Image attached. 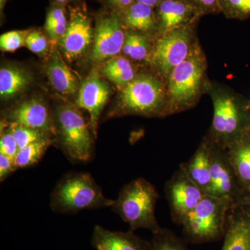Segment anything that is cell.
<instances>
[{"label": "cell", "mask_w": 250, "mask_h": 250, "mask_svg": "<svg viewBox=\"0 0 250 250\" xmlns=\"http://www.w3.org/2000/svg\"><path fill=\"white\" fill-rule=\"evenodd\" d=\"M53 116L55 143L67 159L75 162L89 161L93 156L95 137L90 122L85 121L77 106L70 104L59 105Z\"/></svg>", "instance_id": "obj_6"}, {"label": "cell", "mask_w": 250, "mask_h": 250, "mask_svg": "<svg viewBox=\"0 0 250 250\" xmlns=\"http://www.w3.org/2000/svg\"><path fill=\"white\" fill-rule=\"evenodd\" d=\"M107 4L111 8V11L120 12L134 4L137 0H106Z\"/></svg>", "instance_id": "obj_35"}, {"label": "cell", "mask_w": 250, "mask_h": 250, "mask_svg": "<svg viewBox=\"0 0 250 250\" xmlns=\"http://www.w3.org/2000/svg\"><path fill=\"white\" fill-rule=\"evenodd\" d=\"M68 21L64 6L54 4L46 16L45 30L49 39L59 42L67 30Z\"/></svg>", "instance_id": "obj_26"}, {"label": "cell", "mask_w": 250, "mask_h": 250, "mask_svg": "<svg viewBox=\"0 0 250 250\" xmlns=\"http://www.w3.org/2000/svg\"><path fill=\"white\" fill-rule=\"evenodd\" d=\"M150 250H190L185 241L167 229L161 228L152 233Z\"/></svg>", "instance_id": "obj_27"}, {"label": "cell", "mask_w": 250, "mask_h": 250, "mask_svg": "<svg viewBox=\"0 0 250 250\" xmlns=\"http://www.w3.org/2000/svg\"><path fill=\"white\" fill-rule=\"evenodd\" d=\"M25 45L31 52L41 55L48 51V42L45 36L39 31H29L26 38Z\"/></svg>", "instance_id": "obj_33"}, {"label": "cell", "mask_w": 250, "mask_h": 250, "mask_svg": "<svg viewBox=\"0 0 250 250\" xmlns=\"http://www.w3.org/2000/svg\"><path fill=\"white\" fill-rule=\"evenodd\" d=\"M213 143V142H212ZM211 186L208 195L238 205L244 190L229 158L228 150L213 143L210 166Z\"/></svg>", "instance_id": "obj_10"}, {"label": "cell", "mask_w": 250, "mask_h": 250, "mask_svg": "<svg viewBox=\"0 0 250 250\" xmlns=\"http://www.w3.org/2000/svg\"><path fill=\"white\" fill-rule=\"evenodd\" d=\"M164 0H137L138 2L143 3V4L149 5L152 7L155 8L157 5L160 4Z\"/></svg>", "instance_id": "obj_37"}, {"label": "cell", "mask_w": 250, "mask_h": 250, "mask_svg": "<svg viewBox=\"0 0 250 250\" xmlns=\"http://www.w3.org/2000/svg\"><path fill=\"white\" fill-rule=\"evenodd\" d=\"M206 94L213 106V121L206 136L218 147L227 149L250 130V101L228 85L210 79Z\"/></svg>", "instance_id": "obj_1"}, {"label": "cell", "mask_w": 250, "mask_h": 250, "mask_svg": "<svg viewBox=\"0 0 250 250\" xmlns=\"http://www.w3.org/2000/svg\"><path fill=\"white\" fill-rule=\"evenodd\" d=\"M126 31L118 12L110 10L99 15L90 60L99 62L117 57L123 51Z\"/></svg>", "instance_id": "obj_9"}, {"label": "cell", "mask_w": 250, "mask_h": 250, "mask_svg": "<svg viewBox=\"0 0 250 250\" xmlns=\"http://www.w3.org/2000/svg\"><path fill=\"white\" fill-rule=\"evenodd\" d=\"M4 120L45 131L55 138L53 115L51 114L47 104L40 99H29L18 104L6 112Z\"/></svg>", "instance_id": "obj_14"}, {"label": "cell", "mask_w": 250, "mask_h": 250, "mask_svg": "<svg viewBox=\"0 0 250 250\" xmlns=\"http://www.w3.org/2000/svg\"><path fill=\"white\" fill-rule=\"evenodd\" d=\"M32 75L24 67L4 65L0 70V96L4 101L25 91L32 82Z\"/></svg>", "instance_id": "obj_21"}, {"label": "cell", "mask_w": 250, "mask_h": 250, "mask_svg": "<svg viewBox=\"0 0 250 250\" xmlns=\"http://www.w3.org/2000/svg\"><path fill=\"white\" fill-rule=\"evenodd\" d=\"M114 200L104 195L103 188L91 174L70 172L59 181L50 197L52 211L75 213L85 209L111 207Z\"/></svg>", "instance_id": "obj_4"}, {"label": "cell", "mask_w": 250, "mask_h": 250, "mask_svg": "<svg viewBox=\"0 0 250 250\" xmlns=\"http://www.w3.org/2000/svg\"><path fill=\"white\" fill-rule=\"evenodd\" d=\"M164 191L172 220L179 225L206 195L180 168L166 182Z\"/></svg>", "instance_id": "obj_11"}, {"label": "cell", "mask_w": 250, "mask_h": 250, "mask_svg": "<svg viewBox=\"0 0 250 250\" xmlns=\"http://www.w3.org/2000/svg\"><path fill=\"white\" fill-rule=\"evenodd\" d=\"M195 13L197 17L202 18L210 14L221 13L219 0H183Z\"/></svg>", "instance_id": "obj_32"}, {"label": "cell", "mask_w": 250, "mask_h": 250, "mask_svg": "<svg viewBox=\"0 0 250 250\" xmlns=\"http://www.w3.org/2000/svg\"><path fill=\"white\" fill-rule=\"evenodd\" d=\"M227 150L244 192L250 190V130Z\"/></svg>", "instance_id": "obj_22"}, {"label": "cell", "mask_w": 250, "mask_h": 250, "mask_svg": "<svg viewBox=\"0 0 250 250\" xmlns=\"http://www.w3.org/2000/svg\"><path fill=\"white\" fill-rule=\"evenodd\" d=\"M110 93L109 87L97 72H91L83 81L79 90L76 106L79 108L86 110L89 113L90 129L95 138L99 120Z\"/></svg>", "instance_id": "obj_13"}, {"label": "cell", "mask_w": 250, "mask_h": 250, "mask_svg": "<svg viewBox=\"0 0 250 250\" xmlns=\"http://www.w3.org/2000/svg\"><path fill=\"white\" fill-rule=\"evenodd\" d=\"M19 150L17 142L10 129L9 123L6 120L1 122L0 134V154L14 159Z\"/></svg>", "instance_id": "obj_30"}, {"label": "cell", "mask_w": 250, "mask_h": 250, "mask_svg": "<svg viewBox=\"0 0 250 250\" xmlns=\"http://www.w3.org/2000/svg\"><path fill=\"white\" fill-rule=\"evenodd\" d=\"M10 129L14 134L19 149L27 147L31 143L46 139H54L53 135L41 131L32 129L16 123H9Z\"/></svg>", "instance_id": "obj_28"}, {"label": "cell", "mask_w": 250, "mask_h": 250, "mask_svg": "<svg viewBox=\"0 0 250 250\" xmlns=\"http://www.w3.org/2000/svg\"><path fill=\"white\" fill-rule=\"evenodd\" d=\"M222 14L228 19L250 18V0H219Z\"/></svg>", "instance_id": "obj_29"}, {"label": "cell", "mask_w": 250, "mask_h": 250, "mask_svg": "<svg viewBox=\"0 0 250 250\" xmlns=\"http://www.w3.org/2000/svg\"><path fill=\"white\" fill-rule=\"evenodd\" d=\"M246 206V207H250V190H247L243 192L241 199L238 201V205L236 206Z\"/></svg>", "instance_id": "obj_36"}, {"label": "cell", "mask_w": 250, "mask_h": 250, "mask_svg": "<svg viewBox=\"0 0 250 250\" xmlns=\"http://www.w3.org/2000/svg\"><path fill=\"white\" fill-rule=\"evenodd\" d=\"M154 10L158 26V38L187 25L198 18L183 0H164Z\"/></svg>", "instance_id": "obj_17"}, {"label": "cell", "mask_w": 250, "mask_h": 250, "mask_svg": "<svg viewBox=\"0 0 250 250\" xmlns=\"http://www.w3.org/2000/svg\"><path fill=\"white\" fill-rule=\"evenodd\" d=\"M29 31H12L5 33L0 37V47L4 52H14L25 45Z\"/></svg>", "instance_id": "obj_31"}, {"label": "cell", "mask_w": 250, "mask_h": 250, "mask_svg": "<svg viewBox=\"0 0 250 250\" xmlns=\"http://www.w3.org/2000/svg\"><path fill=\"white\" fill-rule=\"evenodd\" d=\"M231 207L226 200L205 195L180 224L186 241L203 244L223 239L227 215Z\"/></svg>", "instance_id": "obj_7"}, {"label": "cell", "mask_w": 250, "mask_h": 250, "mask_svg": "<svg viewBox=\"0 0 250 250\" xmlns=\"http://www.w3.org/2000/svg\"><path fill=\"white\" fill-rule=\"evenodd\" d=\"M17 170L15 165L14 159L9 156L0 154V180L3 182L8 177Z\"/></svg>", "instance_id": "obj_34"}, {"label": "cell", "mask_w": 250, "mask_h": 250, "mask_svg": "<svg viewBox=\"0 0 250 250\" xmlns=\"http://www.w3.org/2000/svg\"><path fill=\"white\" fill-rule=\"evenodd\" d=\"M46 73L54 89L64 96L73 95L78 88V81L62 60L57 50L51 54L46 67Z\"/></svg>", "instance_id": "obj_20"}, {"label": "cell", "mask_w": 250, "mask_h": 250, "mask_svg": "<svg viewBox=\"0 0 250 250\" xmlns=\"http://www.w3.org/2000/svg\"><path fill=\"white\" fill-rule=\"evenodd\" d=\"M155 41L146 34L127 31L122 52L131 62H145L149 65Z\"/></svg>", "instance_id": "obj_24"}, {"label": "cell", "mask_w": 250, "mask_h": 250, "mask_svg": "<svg viewBox=\"0 0 250 250\" xmlns=\"http://www.w3.org/2000/svg\"><path fill=\"white\" fill-rule=\"evenodd\" d=\"M101 72L118 90L124 88L140 72L133 62L124 56H117L105 62Z\"/></svg>", "instance_id": "obj_23"}, {"label": "cell", "mask_w": 250, "mask_h": 250, "mask_svg": "<svg viewBox=\"0 0 250 250\" xmlns=\"http://www.w3.org/2000/svg\"><path fill=\"white\" fill-rule=\"evenodd\" d=\"M55 143L54 139L41 140L19 149L14 158L16 168H26L35 165L43 156L49 146Z\"/></svg>", "instance_id": "obj_25"}, {"label": "cell", "mask_w": 250, "mask_h": 250, "mask_svg": "<svg viewBox=\"0 0 250 250\" xmlns=\"http://www.w3.org/2000/svg\"><path fill=\"white\" fill-rule=\"evenodd\" d=\"M54 4L62 5V6H64V5L67 4V3L71 1L72 0H54Z\"/></svg>", "instance_id": "obj_38"}, {"label": "cell", "mask_w": 250, "mask_h": 250, "mask_svg": "<svg viewBox=\"0 0 250 250\" xmlns=\"http://www.w3.org/2000/svg\"><path fill=\"white\" fill-rule=\"evenodd\" d=\"M159 196L155 187L144 178H138L122 188L111 208L134 232L146 229L152 233L161 228L156 220V204Z\"/></svg>", "instance_id": "obj_5"}, {"label": "cell", "mask_w": 250, "mask_h": 250, "mask_svg": "<svg viewBox=\"0 0 250 250\" xmlns=\"http://www.w3.org/2000/svg\"><path fill=\"white\" fill-rule=\"evenodd\" d=\"M9 0H0V11H1V16H2L3 11H4L5 5Z\"/></svg>", "instance_id": "obj_39"}, {"label": "cell", "mask_w": 250, "mask_h": 250, "mask_svg": "<svg viewBox=\"0 0 250 250\" xmlns=\"http://www.w3.org/2000/svg\"><path fill=\"white\" fill-rule=\"evenodd\" d=\"M200 19L195 18L187 25L156 39L149 65L164 80L174 67L187 58L199 39L197 29Z\"/></svg>", "instance_id": "obj_8"}, {"label": "cell", "mask_w": 250, "mask_h": 250, "mask_svg": "<svg viewBox=\"0 0 250 250\" xmlns=\"http://www.w3.org/2000/svg\"><path fill=\"white\" fill-rule=\"evenodd\" d=\"M95 31L91 19L80 6L70 7L68 25L65 34L59 41L62 53L69 60L81 57L89 48Z\"/></svg>", "instance_id": "obj_12"}, {"label": "cell", "mask_w": 250, "mask_h": 250, "mask_svg": "<svg viewBox=\"0 0 250 250\" xmlns=\"http://www.w3.org/2000/svg\"><path fill=\"white\" fill-rule=\"evenodd\" d=\"M170 116L166 82L155 71L140 72L120 90L110 116Z\"/></svg>", "instance_id": "obj_3"}, {"label": "cell", "mask_w": 250, "mask_h": 250, "mask_svg": "<svg viewBox=\"0 0 250 250\" xmlns=\"http://www.w3.org/2000/svg\"><path fill=\"white\" fill-rule=\"evenodd\" d=\"M221 250H250V207L234 206L229 210Z\"/></svg>", "instance_id": "obj_15"}, {"label": "cell", "mask_w": 250, "mask_h": 250, "mask_svg": "<svg viewBox=\"0 0 250 250\" xmlns=\"http://www.w3.org/2000/svg\"><path fill=\"white\" fill-rule=\"evenodd\" d=\"M212 147L213 143L205 135L191 158L179 167L206 195H208L211 186Z\"/></svg>", "instance_id": "obj_16"}, {"label": "cell", "mask_w": 250, "mask_h": 250, "mask_svg": "<svg viewBox=\"0 0 250 250\" xmlns=\"http://www.w3.org/2000/svg\"><path fill=\"white\" fill-rule=\"evenodd\" d=\"M118 14L126 30L146 34L155 41L158 39V26L154 7L136 1Z\"/></svg>", "instance_id": "obj_19"}, {"label": "cell", "mask_w": 250, "mask_h": 250, "mask_svg": "<svg viewBox=\"0 0 250 250\" xmlns=\"http://www.w3.org/2000/svg\"><path fill=\"white\" fill-rule=\"evenodd\" d=\"M208 62L197 39L188 56L174 67L165 81L170 116L197 106L209 80Z\"/></svg>", "instance_id": "obj_2"}, {"label": "cell", "mask_w": 250, "mask_h": 250, "mask_svg": "<svg viewBox=\"0 0 250 250\" xmlns=\"http://www.w3.org/2000/svg\"><path fill=\"white\" fill-rule=\"evenodd\" d=\"M91 244L97 250H150V241L135 235L133 231H113L95 225Z\"/></svg>", "instance_id": "obj_18"}]
</instances>
